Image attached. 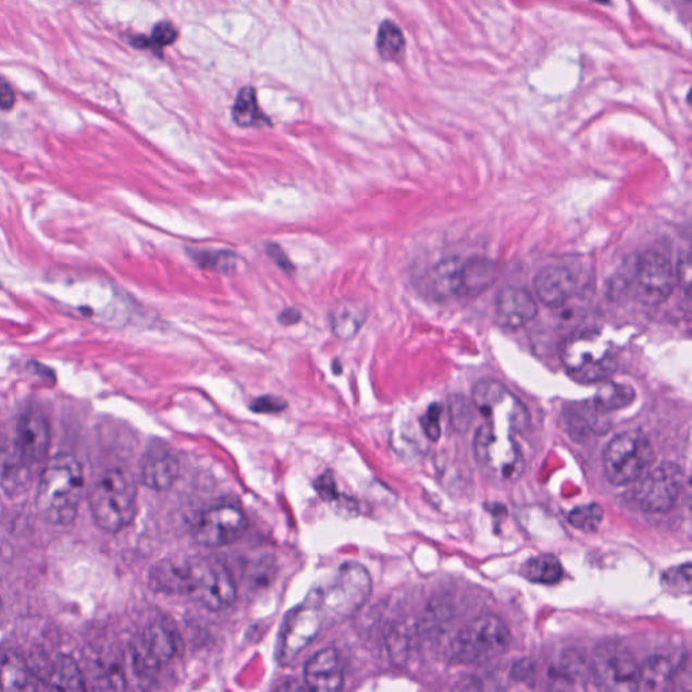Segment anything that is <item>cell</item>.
I'll list each match as a JSON object with an SVG mask.
<instances>
[{
	"mask_svg": "<svg viewBox=\"0 0 692 692\" xmlns=\"http://www.w3.org/2000/svg\"><path fill=\"white\" fill-rule=\"evenodd\" d=\"M85 494V473L79 460L59 454L45 466L37 490V507L48 522L65 527L74 522Z\"/></svg>",
	"mask_w": 692,
	"mask_h": 692,
	"instance_id": "6da1fadb",
	"label": "cell"
},
{
	"mask_svg": "<svg viewBox=\"0 0 692 692\" xmlns=\"http://www.w3.org/2000/svg\"><path fill=\"white\" fill-rule=\"evenodd\" d=\"M372 594V579L366 567L346 563L331 578L307 596L320 611L325 627L345 621L367 604Z\"/></svg>",
	"mask_w": 692,
	"mask_h": 692,
	"instance_id": "7a4b0ae2",
	"label": "cell"
},
{
	"mask_svg": "<svg viewBox=\"0 0 692 692\" xmlns=\"http://www.w3.org/2000/svg\"><path fill=\"white\" fill-rule=\"evenodd\" d=\"M89 509L104 532L116 533L129 527L137 512V484L132 473L122 468L102 473L89 491Z\"/></svg>",
	"mask_w": 692,
	"mask_h": 692,
	"instance_id": "3957f363",
	"label": "cell"
},
{
	"mask_svg": "<svg viewBox=\"0 0 692 692\" xmlns=\"http://www.w3.org/2000/svg\"><path fill=\"white\" fill-rule=\"evenodd\" d=\"M563 366L579 383L606 381L617 370V351L608 339L596 331L572 334L563 344Z\"/></svg>",
	"mask_w": 692,
	"mask_h": 692,
	"instance_id": "277c9868",
	"label": "cell"
},
{
	"mask_svg": "<svg viewBox=\"0 0 692 692\" xmlns=\"http://www.w3.org/2000/svg\"><path fill=\"white\" fill-rule=\"evenodd\" d=\"M656 461L655 449L643 432L618 434L607 445L604 455L605 473L614 485L638 483Z\"/></svg>",
	"mask_w": 692,
	"mask_h": 692,
	"instance_id": "5b68a950",
	"label": "cell"
},
{
	"mask_svg": "<svg viewBox=\"0 0 692 692\" xmlns=\"http://www.w3.org/2000/svg\"><path fill=\"white\" fill-rule=\"evenodd\" d=\"M510 644V632L499 617L473 619L457 633L452 643V660L472 664L502 655Z\"/></svg>",
	"mask_w": 692,
	"mask_h": 692,
	"instance_id": "8992f818",
	"label": "cell"
},
{
	"mask_svg": "<svg viewBox=\"0 0 692 692\" xmlns=\"http://www.w3.org/2000/svg\"><path fill=\"white\" fill-rule=\"evenodd\" d=\"M178 650V633L170 618L153 619L131 645L132 668L138 678H152Z\"/></svg>",
	"mask_w": 692,
	"mask_h": 692,
	"instance_id": "52a82bcc",
	"label": "cell"
},
{
	"mask_svg": "<svg viewBox=\"0 0 692 692\" xmlns=\"http://www.w3.org/2000/svg\"><path fill=\"white\" fill-rule=\"evenodd\" d=\"M472 400L485 423L491 427L515 433L528 425L527 407L499 382L490 379L478 382L473 387Z\"/></svg>",
	"mask_w": 692,
	"mask_h": 692,
	"instance_id": "ba28073f",
	"label": "cell"
},
{
	"mask_svg": "<svg viewBox=\"0 0 692 692\" xmlns=\"http://www.w3.org/2000/svg\"><path fill=\"white\" fill-rule=\"evenodd\" d=\"M475 457L490 475L515 480L521 477L524 462L512 433L484 423L475 435Z\"/></svg>",
	"mask_w": 692,
	"mask_h": 692,
	"instance_id": "9c48e42d",
	"label": "cell"
},
{
	"mask_svg": "<svg viewBox=\"0 0 692 692\" xmlns=\"http://www.w3.org/2000/svg\"><path fill=\"white\" fill-rule=\"evenodd\" d=\"M591 671L601 689L639 690V663L627 646L616 641H607L595 650Z\"/></svg>",
	"mask_w": 692,
	"mask_h": 692,
	"instance_id": "30bf717a",
	"label": "cell"
},
{
	"mask_svg": "<svg viewBox=\"0 0 692 692\" xmlns=\"http://www.w3.org/2000/svg\"><path fill=\"white\" fill-rule=\"evenodd\" d=\"M677 284L671 261L658 250H646L635 262L634 295L644 306L667 302Z\"/></svg>",
	"mask_w": 692,
	"mask_h": 692,
	"instance_id": "8fae6325",
	"label": "cell"
},
{
	"mask_svg": "<svg viewBox=\"0 0 692 692\" xmlns=\"http://www.w3.org/2000/svg\"><path fill=\"white\" fill-rule=\"evenodd\" d=\"M684 485V472L674 462H662L652 467L643 478L639 480L635 489V501L641 509L652 515L666 512L672 509L682 494Z\"/></svg>",
	"mask_w": 692,
	"mask_h": 692,
	"instance_id": "7c38bea8",
	"label": "cell"
},
{
	"mask_svg": "<svg viewBox=\"0 0 692 692\" xmlns=\"http://www.w3.org/2000/svg\"><path fill=\"white\" fill-rule=\"evenodd\" d=\"M325 628L317 607L309 601L295 607L284 618L281 634H279L276 658L277 663L286 666L302 652L321 629Z\"/></svg>",
	"mask_w": 692,
	"mask_h": 692,
	"instance_id": "4fadbf2b",
	"label": "cell"
},
{
	"mask_svg": "<svg viewBox=\"0 0 692 692\" xmlns=\"http://www.w3.org/2000/svg\"><path fill=\"white\" fill-rule=\"evenodd\" d=\"M248 519L234 505H220L202 512L194 527V539L205 548H222L237 541L247 530Z\"/></svg>",
	"mask_w": 692,
	"mask_h": 692,
	"instance_id": "5bb4252c",
	"label": "cell"
},
{
	"mask_svg": "<svg viewBox=\"0 0 692 692\" xmlns=\"http://www.w3.org/2000/svg\"><path fill=\"white\" fill-rule=\"evenodd\" d=\"M203 557L173 556L156 564L150 588L166 595L193 596L202 572Z\"/></svg>",
	"mask_w": 692,
	"mask_h": 692,
	"instance_id": "9a60e30c",
	"label": "cell"
},
{
	"mask_svg": "<svg viewBox=\"0 0 692 692\" xmlns=\"http://www.w3.org/2000/svg\"><path fill=\"white\" fill-rule=\"evenodd\" d=\"M237 585L221 563L206 559L197 590L191 598L210 611H221L236 601Z\"/></svg>",
	"mask_w": 692,
	"mask_h": 692,
	"instance_id": "2e32d148",
	"label": "cell"
},
{
	"mask_svg": "<svg viewBox=\"0 0 692 692\" xmlns=\"http://www.w3.org/2000/svg\"><path fill=\"white\" fill-rule=\"evenodd\" d=\"M50 446V429L47 418L40 412L29 411L21 417L16 428V450L27 466L40 465Z\"/></svg>",
	"mask_w": 692,
	"mask_h": 692,
	"instance_id": "e0dca14e",
	"label": "cell"
},
{
	"mask_svg": "<svg viewBox=\"0 0 692 692\" xmlns=\"http://www.w3.org/2000/svg\"><path fill=\"white\" fill-rule=\"evenodd\" d=\"M462 270H465V261L460 258L452 256L441 260L423 277V294L437 302L459 297L462 295Z\"/></svg>",
	"mask_w": 692,
	"mask_h": 692,
	"instance_id": "ac0fdd59",
	"label": "cell"
},
{
	"mask_svg": "<svg viewBox=\"0 0 692 692\" xmlns=\"http://www.w3.org/2000/svg\"><path fill=\"white\" fill-rule=\"evenodd\" d=\"M537 304L524 288L506 287L496 299V320L502 328H523L537 316Z\"/></svg>",
	"mask_w": 692,
	"mask_h": 692,
	"instance_id": "d6986e66",
	"label": "cell"
},
{
	"mask_svg": "<svg viewBox=\"0 0 692 692\" xmlns=\"http://www.w3.org/2000/svg\"><path fill=\"white\" fill-rule=\"evenodd\" d=\"M304 682L312 691H339L344 688V672L338 653L332 648L317 652L306 663Z\"/></svg>",
	"mask_w": 692,
	"mask_h": 692,
	"instance_id": "ffe728a7",
	"label": "cell"
},
{
	"mask_svg": "<svg viewBox=\"0 0 692 692\" xmlns=\"http://www.w3.org/2000/svg\"><path fill=\"white\" fill-rule=\"evenodd\" d=\"M577 279L566 267H546L535 276L534 289L539 299L551 309H559L572 298Z\"/></svg>",
	"mask_w": 692,
	"mask_h": 692,
	"instance_id": "44dd1931",
	"label": "cell"
},
{
	"mask_svg": "<svg viewBox=\"0 0 692 692\" xmlns=\"http://www.w3.org/2000/svg\"><path fill=\"white\" fill-rule=\"evenodd\" d=\"M88 677L95 690H124L126 684L120 652L113 648L91 650Z\"/></svg>",
	"mask_w": 692,
	"mask_h": 692,
	"instance_id": "7402d4cb",
	"label": "cell"
},
{
	"mask_svg": "<svg viewBox=\"0 0 692 692\" xmlns=\"http://www.w3.org/2000/svg\"><path fill=\"white\" fill-rule=\"evenodd\" d=\"M178 460L170 449L155 446L145 454L141 462V482L155 491L170 490L178 477Z\"/></svg>",
	"mask_w": 692,
	"mask_h": 692,
	"instance_id": "603a6c76",
	"label": "cell"
},
{
	"mask_svg": "<svg viewBox=\"0 0 692 692\" xmlns=\"http://www.w3.org/2000/svg\"><path fill=\"white\" fill-rule=\"evenodd\" d=\"M368 310L364 304L357 300H342L331 311V326L336 336L343 342H349L359 334L364 325Z\"/></svg>",
	"mask_w": 692,
	"mask_h": 692,
	"instance_id": "cb8c5ba5",
	"label": "cell"
},
{
	"mask_svg": "<svg viewBox=\"0 0 692 692\" xmlns=\"http://www.w3.org/2000/svg\"><path fill=\"white\" fill-rule=\"evenodd\" d=\"M496 279H498V270L493 261L485 258L468 259L462 270V295L478 297L493 286Z\"/></svg>",
	"mask_w": 692,
	"mask_h": 692,
	"instance_id": "d4e9b609",
	"label": "cell"
},
{
	"mask_svg": "<svg viewBox=\"0 0 692 692\" xmlns=\"http://www.w3.org/2000/svg\"><path fill=\"white\" fill-rule=\"evenodd\" d=\"M47 680L55 690H86V677L79 664L69 655H60L50 663Z\"/></svg>",
	"mask_w": 692,
	"mask_h": 692,
	"instance_id": "484cf974",
	"label": "cell"
},
{
	"mask_svg": "<svg viewBox=\"0 0 692 692\" xmlns=\"http://www.w3.org/2000/svg\"><path fill=\"white\" fill-rule=\"evenodd\" d=\"M30 669L18 652L0 650V691L26 690Z\"/></svg>",
	"mask_w": 692,
	"mask_h": 692,
	"instance_id": "4316f807",
	"label": "cell"
},
{
	"mask_svg": "<svg viewBox=\"0 0 692 692\" xmlns=\"http://www.w3.org/2000/svg\"><path fill=\"white\" fill-rule=\"evenodd\" d=\"M675 669L677 668L671 658L664 656L648 658L643 666H640L639 690H667L672 683Z\"/></svg>",
	"mask_w": 692,
	"mask_h": 692,
	"instance_id": "83f0119b",
	"label": "cell"
},
{
	"mask_svg": "<svg viewBox=\"0 0 692 692\" xmlns=\"http://www.w3.org/2000/svg\"><path fill=\"white\" fill-rule=\"evenodd\" d=\"M522 574L533 583L556 584L563 579V567L554 555H539L524 563Z\"/></svg>",
	"mask_w": 692,
	"mask_h": 692,
	"instance_id": "f1b7e54d",
	"label": "cell"
},
{
	"mask_svg": "<svg viewBox=\"0 0 692 692\" xmlns=\"http://www.w3.org/2000/svg\"><path fill=\"white\" fill-rule=\"evenodd\" d=\"M635 391L627 384L607 383L596 393L593 400L594 409L600 412H610L625 409L633 404Z\"/></svg>",
	"mask_w": 692,
	"mask_h": 692,
	"instance_id": "f546056e",
	"label": "cell"
},
{
	"mask_svg": "<svg viewBox=\"0 0 692 692\" xmlns=\"http://www.w3.org/2000/svg\"><path fill=\"white\" fill-rule=\"evenodd\" d=\"M233 120L238 126L252 127L268 124L267 116L261 113L258 98L252 87H245L237 95L233 108Z\"/></svg>",
	"mask_w": 692,
	"mask_h": 692,
	"instance_id": "4dcf8cb0",
	"label": "cell"
},
{
	"mask_svg": "<svg viewBox=\"0 0 692 692\" xmlns=\"http://www.w3.org/2000/svg\"><path fill=\"white\" fill-rule=\"evenodd\" d=\"M189 256L203 270L233 273L237 268V255L227 249H189Z\"/></svg>",
	"mask_w": 692,
	"mask_h": 692,
	"instance_id": "1f68e13d",
	"label": "cell"
},
{
	"mask_svg": "<svg viewBox=\"0 0 692 692\" xmlns=\"http://www.w3.org/2000/svg\"><path fill=\"white\" fill-rule=\"evenodd\" d=\"M378 52L386 61H398L405 54L406 40L400 27L394 22H383L378 32Z\"/></svg>",
	"mask_w": 692,
	"mask_h": 692,
	"instance_id": "d6a6232c",
	"label": "cell"
},
{
	"mask_svg": "<svg viewBox=\"0 0 692 692\" xmlns=\"http://www.w3.org/2000/svg\"><path fill=\"white\" fill-rule=\"evenodd\" d=\"M605 512L596 504L579 506L569 512L568 522L582 532H595L604 521Z\"/></svg>",
	"mask_w": 692,
	"mask_h": 692,
	"instance_id": "836d02e7",
	"label": "cell"
},
{
	"mask_svg": "<svg viewBox=\"0 0 692 692\" xmlns=\"http://www.w3.org/2000/svg\"><path fill=\"white\" fill-rule=\"evenodd\" d=\"M691 577L692 567L691 564H684L677 568L669 569L664 574L663 582L671 590L682 591V593H690L691 591Z\"/></svg>",
	"mask_w": 692,
	"mask_h": 692,
	"instance_id": "e575fe53",
	"label": "cell"
},
{
	"mask_svg": "<svg viewBox=\"0 0 692 692\" xmlns=\"http://www.w3.org/2000/svg\"><path fill=\"white\" fill-rule=\"evenodd\" d=\"M555 675L559 680H566V683H577V680L583 678V660L577 655L564 656L556 668Z\"/></svg>",
	"mask_w": 692,
	"mask_h": 692,
	"instance_id": "d590c367",
	"label": "cell"
},
{
	"mask_svg": "<svg viewBox=\"0 0 692 692\" xmlns=\"http://www.w3.org/2000/svg\"><path fill=\"white\" fill-rule=\"evenodd\" d=\"M450 418L454 425L459 429H466L470 427L472 411L470 405L467 404L461 396H452L450 404Z\"/></svg>",
	"mask_w": 692,
	"mask_h": 692,
	"instance_id": "8d00e7d4",
	"label": "cell"
},
{
	"mask_svg": "<svg viewBox=\"0 0 692 692\" xmlns=\"http://www.w3.org/2000/svg\"><path fill=\"white\" fill-rule=\"evenodd\" d=\"M286 407L287 404L282 398H277V396L273 395H264L252 401L250 410L258 412V415H275V412H281L286 409Z\"/></svg>",
	"mask_w": 692,
	"mask_h": 692,
	"instance_id": "74e56055",
	"label": "cell"
},
{
	"mask_svg": "<svg viewBox=\"0 0 692 692\" xmlns=\"http://www.w3.org/2000/svg\"><path fill=\"white\" fill-rule=\"evenodd\" d=\"M441 411H443V409H441L440 405L434 404L429 407L427 415L421 418L423 432H425L428 437L432 441H437L441 435Z\"/></svg>",
	"mask_w": 692,
	"mask_h": 692,
	"instance_id": "f35d334b",
	"label": "cell"
},
{
	"mask_svg": "<svg viewBox=\"0 0 692 692\" xmlns=\"http://www.w3.org/2000/svg\"><path fill=\"white\" fill-rule=\"evenodd\" d=\"M177 30L171 22H160L153 29L152 42L158 47H169L177 40Z\"/></svg>",
	"mask_w": 692,
	"mask_h": 692,
	"instance_id": "ab89813d",
	"label": "cell"
},
{
	"mask_svg": "<svg viewBox=\"0 0 692 692\" xmlns=\"http://www.w3.org/2000/svg\"><path fill=\"white\" fill-rule=\"evenodd\" d=\"M267 254L268 256H270V258L273 261L276 262V265L279 268H282L283 271H286L288 273H293L295 271V267L292 260H289L287 258V255L284 254V250L282 249L281 245H277V244L268 245Z\"/></svg>",
	"mask_w": 692,
	"mask_h": 692,
	"instance_id": "60d3db41",
	"label": "cell"
},
{
	"mask_svg": "<svg viewBox=\"0 0 692 692\" xmlns=\"http://www.w3.org/2000/svg\"><path fill=\"white\" fill-rule=\"evenodd\" d=\"M691 256L685 254L682 259L679 260L677 275L678 282L682 284L685 293L690 294L691 289Z\"/></svg>",
	"mask_w": 692,
	"mask_h": 692,
	"instance_id": "b9f144b4",
	"label": "cell"
},
{
	"mask_svg": "<svg viewBox=\"0 0 692 692\" xmlns=\"http://www.w3.org/2000/svg\"><path fill=\"white\" fill-rule=\"evenodd\" d=\"M15 92L10 83L0 76V109L9 111L14 108Z\"/></svg>",
	"mask_w": 692,
	"mask_h": 692,
	"instance_id": "7bdbcfd3",
	"label": "cell"
},
{
	"mask_svg": "<svg viewBox=\"0 0 692 692\" xmlns=\"http://www.w3.org/2000/svg\"><path fill=\"white\" fill-rule=\"evenodd\" d=\"M317 490L323 496V499H332L334 493H336V484H334L332 477H321L318 479Z\"/></svg>",
	"mask_w": 692,
	"mask_h": 692,
	"instance_id": "ee69618b",
	"label": "cell"
},
{
	"mask_svg": "<svg viewBox=\"0 0 692 692\" xmlns=\"http://www.w3.org/2000/svg\"><path fill=\"white\" fill-rule=\"evenodd\" d=\"M534 674L532 663L529 660H521L512 668V677L518 680H528Z\"/></svg>",
	"mask_w": 692,
	"mask_h": 692,
	"instance_id": "f6af8a7d",
	"label": "cell"
},
{
	"mask_svg": "<svg viewBox=\"0 0 692 692\" xmlns=\"http://www.w3.org/2000/svg\"><path fill=\"white\" fill-rule=\"evenodd\" d=\"M300 321V312L297 309H293V307H288V309L283 310L281 316H279V322L284 326H292L294 323H298Z\"/></svg>",
	"mask_w": 692,
	"mask_h": 692,
	"instance_id": "bcb514c9",
	"label": "cell"
},
{
	"mask_svg": "<svg viewBox=\"0 0 692 692\" xmlns=\"http://www.w3.org/2000/svg\"><path fill=\"white\" fill-rule=\"evenodd\" d=\"M3 608V604H2V600H0V611H2Z\"/></svg>",
	"mask_w": 692,
	"mask_h": 692,
	"instance_id": "7dc6e473",
	"label": "cell"
}]
</instances>
